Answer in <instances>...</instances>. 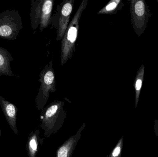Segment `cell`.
Masks as SVG:
<instances>
[{
	"label": "cell",
	"instance_id": "obj_10",
	"mask_svg": "<svg viewBox=\"0 0 158 157\" xmlns=\"http://www.w3.org/2000/svg\"><path fill=\"white\" fill-rule=\"evenodd\" d=\"M39 131L37 130L35 132H31L28 138L26 144V148L29 157H36L39 144Z\"/></svg>",
	"mask_w": 158,
	"mask_h": 157
},
{
	"label": "cell",
	"instance_id": "obj_13",
	"mask_svg": "<svg viewBox=\"0 0 158 157\" xmlns=\"http://www.w3.org/2000/svg\"><path fill=\"white\" fill-rule=\"evenodd\" d=\"M123 143V139L122 138L120 140L118 143L117 144V146L112 151L110 157H120L122 150Z\"/></svg>",
	"mask_w": 158,
	"mask_h": 157
},
{
	"label": "cell",
	"instance_id": "obj_9",
	"mask_svg": "<svg viewBox=\"0 0 158 157\" xmlns=\"http://www.w3.org/2000/svg\"><path fill=\"white\" fill-rule=\"evenodd\" d=\"M124 6V3L122 0H110L98 12V14L100 15L116 14L122 10Z\"/></svg>",
	"mask_w": 158,
	"mask_h": 157
},
{
	"label": "cell",
	"instance_id": "obj_11",
	"mask_svg": "<svg viewBox=\"0 0 158 157\" xmlns=\"http://www.w3.org/2000/svg\"><path fill=\"white\" fill-rule=\"evenodd\" d=\"M81 131H78L77 135L71 137L65 143L59 148L57 151L56 157H70L72 151L80 138Z\"/></svg>",
	"mask_w": 158,
	"mask_h": 157
},
{
	"label": "cell",
	"instance_id": "obj_4",
	"mask_svg": "<svg viewBox=\"0 0 158 157\" xmlns=\"http://www.w3.org/2000/svg\"><path fill=\"white\" fill-rule=\"evenodd\" d=\"M23 28L22 19L18 11L7 10L0 13V38L15 40Z\"/></svg>",
	"mask_w": 158,
	"mask_h": 157
},
{
	"label": "cell",
	"instance_id": "obj_1",
	"mask_svg": "<svg viewBox=\"0 0 158 157\" xmlns=\"http://www.w3.org/2000/svg\"><path fill=\"white\" fill-rule=\"evenodd\" d=\"M87 3V0H83L81 3L61 41L60 62L62 66L65 64L73 56L78 35L80 19L83 13L86 9Z\"/></svg>",
	"mask_w": 158,
	"mask_h": 157
},
{
	"label": "cell",
	"instance_id": "obj_6",
	"mask_svg": "<svg viewBox=\"0 0 158 157\" xmlns=\"http://www.w3.org/2000/svg\"><path fill=\"white\" fill-rule=\"evenodd\" d=\"M130 2L131 22L136 35L140 37L147 26L151 13L144 0H131Z\"/></svg>",
	"mask_w": 158,
	"mask_h": 157
},
{
	"label": "cell",
	"instance_id": "obj_14",
	"mask_svg": "<svg viewBox=\"0 0 158 157\" xmlns=\"http://www.w3.org/2000/svg\"><path fill=\"white\" fill-rule=\"evenodd\" d=\"M2 135V131H1V128H0V136Z\"/></svg>",
	"mask_w": 158,
	"mask_h": 157
},
{
	"label": "cell",
	"instance_id": "obj_5",
	"mask_svg": "<svg viewBox=\"0 0 158 157\" xmlns=\"http://www.w3.org/2000/svg\"><path fill=\"white\" fill-rule=\"evenodd\" d=\"M74 0H64L57 6L56 11L52 14L51 25L56 29L57 41H62L70 23Z\"/></svg>",
	"mask_w": 158,
	"mask_h": 157
},
{
	"label": "cell",
	"instance_id": "obj_12",
	"mask_svg": "<svg viewBox=\"0 0 158 157\" xmlns=\"http://www.w3.org/2000/svg\"><path fill=\"white\" fill-rule=\"evenodd\" d=\"M145 66L143 65L137 71L134 83L135 94V108L137 107L144 76Z\"/></svg>",
	"mask_w": 158,
	"mask_h": 157
},
{
	"label": "cell",
	"instance_id": "obj_7",
	"mask_svg": "<svg viewBox=\"0 0 158 157\" xmlns=\"http://www.w3.org/2000/svg\"><path fill=\"white\" fill-rule=\"evenodd\" d=\"M0 105L7 123L15 134L17 135L18 134L16 122L17 108L15 105L5 99L1 95H0Z\"/></svg>",
	"mask_w": 158,
	"mask_h": 157
},
{
	"label": "cell",
	"instance_id": "obj_2",
	"mask_svg": "<svg viewBox=\"0 0 158 157\" xmlns=\"http://www.w3.org/2000/svg\"><path fill=\"white\" fill-rule=\"evenodd\" d=\"M54 2V0H31L30 16L32 29L39 27L42 32L51 25Z\"/></svg>",
	"mask_w": 158,
	"mask_h": 157
},
{
	"label": "cell",
	"instance_id": "obj_3",
	"mask_svg": "<svg viewBox=\"0 0 158 157\" xmlns=\"http://www.w3.org/2000/svg\"><path fill=\"white\" fill-rule=\"evenodd\" d=\"M39 77L40 86L35 101L37 108L41 110L43 108L48 101L50 94L56 90V81L52 60L41 71Z\"/></svg>",
	"mask_w": 158,
	"mask_h": 157
},
{
	"label": "cell",
	"instance_id": "obj_8",
	"mask_svg": "<svg viewBox=\"0 0 158 157\" xmlns=\"http://www.w3.org/2000/svg\"><path fill=\"white\" fill-rule=\"evenodd\" d=\"M14 58L6 49L0 47V76H14L11 68V62Z\"/></svg>",
	"mask_w": 158,
	"mask_h": 157
}]
</instances>
